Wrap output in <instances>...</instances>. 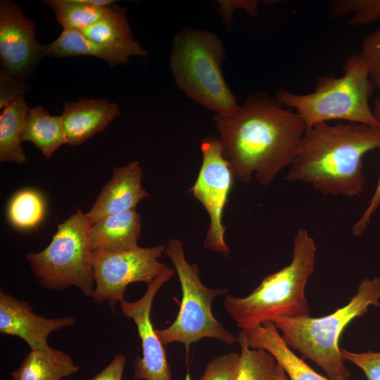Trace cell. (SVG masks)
Wrapping results in <instances>:
<instances>
[{"instance_id": "obj_34", "label": "cell", "mask_w": 380, "mask_h": 380, "mask_svg": "<svg viewBox=\"0 0 380 380\" xmlns=\"http://www.w3.org/2000/svg\"><path fill=\"white\" fill-rule=\"evenodd\" d=\"M274 380H290L284 369L277 362Z\"/></svg>"}, {"instance_id": "obj_5", "label": "cell", "mask_w": 380, "mask_h": 380, "mask_svg": "<svg viewBox=\"0 0 380 380\" xmlns=\"http://www.w3.org/2000/svg\"><path fill=\"white\" fill-rule=\"evenodd\" d=\"M374 89L367 65L360 53H355L346 59L340 77H318L312 92L298 94L279 90L274 96L284 106L295 110L306 131L333 120L380 128L369 102Z\"/></svg>"}, {"instance_id": "obj_28", "label": "cell", "mask_w": 380, "mask_h": 380, "mask_svg": "<svg viewBox=\"0 0 380 380\" xmlns=\"http://www.w3.org/2000/svg\"><path fill=\"white\" fill-rule=\"evenodd\" d=\"M360 54L367 65L375 89L380 92V29L365 38Z\"/></svg>"}, {"instance_id": "obj_33", "label": "cell", "mask_w": 380, "mask_h": 380, "mask_svg": "<svg viewBox=\"0 0 380 380\" xmlns=\"http://www.w3.org/2000/svg\"><path fill=\"white\" fill-rule=\"evenodd\" d=\"M126 362V357L122 354H118L103 369L90 380H122Z\"/></svg>"}, {"instance_id": "obj_15", "label": "cell", "mask_w": 380, "mask_h": 380, "mask_svg": "<svg viewBox=\"0 0 380 380\" xmlns=\"http://www.w3.org/2000/svg\"><path fill=\"white\" fill-rule=\"evenodd\" d=\"M119 114L118 106L105 99H80L65 103L61 117L67 144H82L103 131Z\"/></svg>"}, {"instance_id": "obj_18", "label": "cell", "mask_w": 380, "mask_h": 380, "mask_svg": "<svg viewBox=\"0 0 380 380\" xmlns=\"http://www.w3.org/2000/svg\"><path fill=\"white\" fill-rule=\"evenodd\" d=\"M80 32L95 42L128 51L132 56L148 55V52L134 39L126 10L115 4L106 14Z\"/></svg>"}, {"instance_id": "obj_17", "label": "cell", "mask_w": 380, "mask_h": 380, "mask_svg": "<svg viewBox=\"0 0 380 380\" xmlns=\"http://www.w3.org/2000/svg\"><path fill=\"white\" fill-rule=\"evenodd\" d=\"M141 218L135 209L109 215L91 225L89 240L92 251H122L136 248Z\"/></svg>"}, {"instance_id": "obj_21", "label": "cell", "mask_w": 380, "mask_h": 380, "mask_svg": "<svg viewBox=\"0 0 380 380\" xmlns=\"http://www.w3.org/2000/svg\"><path fill=\"white\" fill-rule=\"evenodd\" d=\"M28 141L49 158L62 145L67 144L61 115H51L40 106L28 108L21 141Z\"/></svg>"}, {"instance_id": "obj_31", "label": "cell", "mask_w": 380, "mask_h": 380, "mask_svg": "<svg viewBox=\"0 0 380 380\" xmlns=\"http://www.w3.org/2000/svg\"><path fill=\"white\" fill-rule=\"evenodd\" d=\"M0 87L1 109L14 99L25 94L23 81L6 73L4 70L1 71Z\"/></svg>"}, {"instance_id": "obj_13", "label": "cell", "mask_w": 380, "mask_h": 380, "mask_svg": "<svg viewBox=\"0 0 380 380\" xmlns=\"http://www.w3.org/2000/svg\"><path fill=\"white\" fill-rule=\"evenodd\" d=\"M75 323L72 316L46 318L37 315L28 302L0 291V333L23 339L31 350L49 348V334Z\"/></svg>"}, {"instance_id": "obj_6", "label": "cell", "mask_w": 380, "mask_h": 380, "mask_svg": "<svg viewBox=\"0 0 380 380\" xmlns=\"http://www.w3.org/2000/svg\"><path fill=\"white\" fill-rule=\"evenodd\" d=\"M226 53L214 33L185 28L172 42L170 67L178 88L189 99L215 112L229 115L239 107L223 75Z\"/></svg>"}, {"instance_id": "obj_3", "label": "cell", "mask_w": 380, "mask_h": 380, "mask_svg": "<svg viewBox=\"0 0 380 380\" xmlns=\"http://www.w3.org/2000/svg\"><path fill=\"white\" fill-rule=\"evenodd\" d=\"M316 251L313 238L299 229L288 265L264 277L246 297L226 296L224 306L237 327L246 330L280 317L310 316L305 289L315 269Z\"/></svg>"}, {"instance_id": "obj_26", "label": "cell", "mask_w": 380, "mask_h": 380, "mask_svg": "<svg viewBox=\"0 0 380 380\" xmlns=\"http://www.w3.org/2000/svg\"><path fill=\"white\" fill-rule=\"evenodd\" d=\"M353 13L347 20L350 26L367 25L380 18V0H332L329 7V17L336 19Z\"/></svg>"}, {"instance_id": "obj_11", "label": "cell", "mask_w": 380, "mask_h": 380, "mask_svg": "<svg viewBox=\"0 0 380 380\" xmlns=\"http://www.w3.org/2000/svg\"><path fill=\"white\" fill-rule=\"evenodd\" d=\"M175 272V270L168 267L147 284L146 291L139 300L120 302L122 315L134 321L141 341L142 357H137L133 365L134 380H172L166 353L153 328L151 312L158 290Z\"/></svg>"}, {"instance_id": "obj_25", "label": "cell", "mask_w": 380, "mask_h": 380, "mask_svg": "<svg viewBox=\"0 0 380 380\" xmlns=\"http://www.w3.org/2000/svg\"><path fill=\"white\" fill-rule=\"evenodd\" d=\"M241 353L233 380H274L277 361L263 349L251 348L239 334Z\"/></svg>"}, {"instance_id": "obj_23", "label": "cell", "mask_w": 380, "mask_h": 380, "mask_svg": "<svg viewBox=\"0 0 380 380\" xmlns=\"http://www.w3.org/2000/svg\"><path fill=\"white\" fill-rule=\"evenodd\" d=\"M44 4L53 11L63 30L76 31H81L99 20L112 6H94L82 0H47Z\"/></svg>"}, {"instance_id": "obj_4", "label": "cell", "mask_w": 380, "mask_h": 380, "mask_svg": "<svg viewBox=\"0 0 380 380\" xmlns=\"http://www.w3.org/2000/svg\"><path fill=\"white\" fill-rule=\"evenodd\" d=\"M380 277L364 279L357 292L343 307L321 317H280L272 322L286 344L303 359L315 363L334 380H348L339 338L346 327L364 315L369 306L380 305Z\"/></svg>"}, {"instance_id": "obj_1", "label": "cell", "mask_w": 380, "mask_h": 380, "mask_svg": "<svg viewBox=\"0 0 380 380\" xmlns=\"http://www.w3.org/2000/svg\"><path fill=\"white\" fill-rule=\"evenodd\" d=\"M213 120L234 178L248 184L254 175L262 186L289 167L306 131L296 112L265 92L248 94L234 113Z\"/></svg>"}, {"instance_id": "obj_30", "label": "cell", "mask_w": 380, "mask_h": 380, "mask_svg": "<svg viewBox=\"0 0 380 380\" xmlns=\"http://www.w3.org/2000/svg\"><path fill=\"white\" fill-rule=\"evenodd\" d=\"M373 112L376 118L380 122V92L377 94L374 100ZM380 205V175L376 184L373 196L369 201L368 207L364 211L360 218L355 223L352 228V234L355 236H360L367 229L370 219Z\"/></svg>"}, {"instance_id": "obj_10", "label": "cell", "mask_w": 380, "mask_h": 380, "mask_svg": "<svg viewBox=\"0 0 380 380\" xmlns=\"http://www.w3.org/2000/svg\"><path fill=\"white\" fill-rule=\"evenodd\" d=\"M202 164L198 177L189 192L204 207L210 217L204 248L227 256L226 227L222 218L234 182L229 163L222 153L219 138L208 137L201 141Z\"/></svg>"}, {"instance_id": "obj_14", "label": "cell", "mask_w": 380, "mask_h": 380, "mask_svg": "<svg viewBox=\"0 0 380 380\" xmlns=\"http://www.w3.org/2000/svg\"><path fill=\"white\" fill-rule=\"evenodd\" d=\"M142 170L138 161L117 167L102 188L85 217L91 226L112 215L135 209L138 203L150 195L141 186Z\"/></svg>"}, {"instance_id": "obj_7", "label": "cell", "mask_w": 380, "mask_h": 380, "mask_svg": "<svg viewBox=\"0 0 380 380\" xmlns=\"http://www.w3.org/2000/svg\"><path fill=\"white\" fill-rule=\"evenodd\" d=\"M164 252L177 273L182 297L173 323L165 329H156L162 343H182L187 357L191 344L204 338H215L226 344L238 342V337L227 330L212 312L214 299L228 291L208 288L203 284L196 265L186 260L179 239H170Z\"/></svg>"}, {"instance_id": "obj_2", "label": "cell", "mask_w": 380, "mask_h": 380, "mask_svg": "<svg viewBox=\"0 0 380 380\" xmlns=\"http://www.w3.org/2000/svg\"><path fill=\"white\" fill-rule=\"evenodd\" d=\"M380 148V128L319 123L305 131L285 179L310 184L324 195L360 197L365 185L363 157Z\"/></svg>"}, {"instance_id": "obj_27", "label": "cell", "mask_w": 380, "mask_h": 380, "mask_svg": "<svg viewBox=\"0 0 380 380\" xmlns=\"http://www.w3.org/2000/svg\"><path fill=\"white\" fill-rule=\"evenodd\" d=\"M240 354L229 353L210 360L203 374L196 380H233L239 361Z\"/></svg>"}, {"instance_id": "obj_16", "label": "cell", "mask_w": 380, "mask_h": 380, "mask_svg": "<svg viewBox=\"0 0 380 380\" xmlns=\"http://www.w3.org/2000/svg\"><path fill=\"white\" fill-rule=\"evenodd\" d=\"M239 334L249 348L263 349L272 355L290 380H334L318 374L298 357L284 341L273 322L241 330Z\"/></svg>"}, {"instance_id": "obj_8", "label": "cell", "mask_w": 380, "mask_h": 380, "mask_svg": "<svg viewBox=\"0 0 380 380\" xmlns=\"http://www.w3.org/2000/svg\"><path fill=\"white\" fill-rule=\"evenodd\" d=\"M91 225L79 208L58 224L49 246L37 253L29 252L27 260L39 283L50 290L70 286L90 297L95 282L89 240Z\"/></svg>"}, {"instance_id": "obj_19", "label": "cell", "mask_w": 380, "mask_h": 380, "mask_svg": "<svg viewBox=\"0 0 380 380\" xmlns=\"http://www.w3.org/2000/svg\"><path fill=\"white\" fill-rule=\"evenodd\" d=\"M79 369L70 355L50 347L46 350H31L11 376L13 380H61Z\"/></svg>"}, {"instance_id": "obj_32", "label": "cell", "mask_w": 380, "mask_h": 380, "mask_svg": "<svg viewBox=\"0 0 380 380\" xmlns=\"http://www.w3.org/2000/svg\"><path fill=\"white\" fill-rule=\"evenodd\" d=\"M218 2L220 5L218 13L222 18L228 29L232 22V13L236 9H242L253 17L258 15L260 1L258 0L219 1Z\"/></svg>"}, {"instance_id": "obj_12", "label": "cell", "mask_w": 380, "mask_h": 380, "mask_svg": "<svg viewBox=\"0 0 380 380\" xmlns=\"http://www.w3.org/2000/svg\"><path fill=\"white\" fill-rule=\"evenodd\" d=\"M35 39V25L11 1L0 2V58L4 71L23 80L45 56Z\"/></svg>"}, {"instance_id": "obj_22", "label": "cell", "mask_w": 380, "mask_h": 380, "mask_svg": "<svg viewBox=\"0 0 380 380\" xmlns=\"http://www.w3.org/2000/svg\"><path fill=\"white\" fill-rule=\"evenodd\" d=\"M28 107L24 96L18 97L2 108L0 114V161L20 164L26 161L21 146Z\"/></svg>"}, {"instance_id": "obj_9", "label": "cell", "mask_w": 380, "mask_h": 380, "mask_svg": "<svg viewBox=\"0 0 380 380\" xmlns=\"http://www.w3.org/2000/svg\"><path fill=\"white\" fill-rule=\"evenodd\" d=\"M165 248L159 245L117 252L93 251L95 286L90 298L99 303L106 301L113 310L117 303L125 300L129 284L139 281L148 284L169 267L158 260Z\"/></svg>"}, {"instance_id": "obj_20", "label": "cell", "mask_w": 380, "mask_h": 380, "mask_svg": "<svg viewBox=\"0 0 380 380\" xmlns=\"http://www.w3.org/2000/svg\"><path fill=\"white\" fill-rule=\"evenodd\" d=\"M45 53L54 58L95 56L103 59L110 66L126 64L129 58L132 56L128 51L95 42L80 31L65 30L56 40L45 46Z\"/></svg>"}, {"instance_id": "obj_29", "label": "cell", "mask_w": 380, "mask_h": 380, "mask_svg": "<svg viewBox=\"0 0 380 380\" xmlns=\"http://www.w3.org/2000/svg\"><path fill=\"white\" fill-rule=\"evenodd\" d=\"M344 360H348L358 367L367 380H380V352L368 351L357 353L341 349Z\"/></svg>"}, {"instance_id": "obj_24", "label": "cell", "mask_w": 380, "mask_h": 380, "mask_svg": "<svg viewBox=\"0 0 380 380\" xmlns=\"http://www.w3.org/2000/svg\"><path fill=\"white\" fill-rule=\"evenodd\" d=\"M45 203L36 190L19 191L10 200L7 215L10 223L19 229H35L44 219Z\"/></svg>"}]
</instances>
